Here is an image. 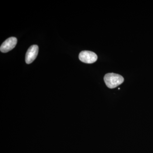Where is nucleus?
Returning <instances> with one entry per match:
<instances>
[{
  "label": "nucleus",
  "mask_w": 153,
  "mask_h": 153,
  "mask_svg": "<svg viewBox=\"0 0 153 153\" xmlns=\"http://www.w3.org/2000/svg\"><path fill=\"white\" fill-rule=\"evenodd\" d=\"M104 80L108 87L114 88L121 85L124 82V79L120 74L110 73L105 75Z\"/></svg>",
  "instance_id": "obj_1"
},
{
  "label": "nucleus",
  "mask_w": 153,
  "mask_h": 153,
  "mask_svg": "<svg viewBox=\"0 0 153 153\" xmlns=\"http://www.w3.org/2000/svg\"><path fill=\"white\" fill-rule=\"evenodd\" d=\"M79 60L84 63H92L97 60V56L94 52L89 51H83L79 55Z\"/></svg>",
  "instance_id": "obj_2"
},
{
  "label": "nucleus",
  "mask_w": 153,
  "mask_h": 153,
  "mask_svg": "<svg viewBox=\"0 0 153 153\" xmlns=\"http://www.w3.org/2000/svg\"><path fill=\"white\" fill-rule=\"evenodd\" d=\"M39 48L37 45L31 46L28 49L25 56V61L27 64H30L34 61L38 55Z\"/></svg>",
  "instance_id": "obj_4"
},
{
  "label": "nucleus",
  "mask_w": 153,
  "mask_h": 153,
  "mask_svg": "<svg viewBox=\"0 0 153 153\" xmlns=\"http://www.w3.org/2000/svg\"><path fill=\"white\" fill-rule=\"evenodd\" d=\"M17 43L16 38L15 37H10L7 39L2 44L0 47V50L3 53H7L16 47Z\"/></svg>",
  "instance_id": "obj_3"
}]
</instances>
